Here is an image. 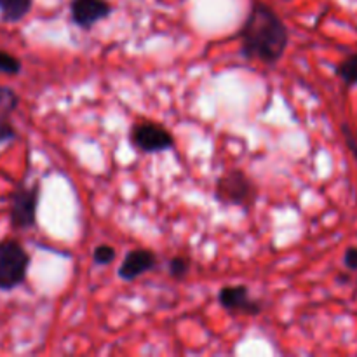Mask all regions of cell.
Masks as SVG:
<instances>
[{
  "label": "cell",
  "mask_w": 357,
  "mask_h": 357,
  "mask_svg": "<svg viewBox=\"0 0 357 357\" xmlns=\"http://www.w3.org/2000/svg\"><path fill=\"white\" fill-rule=\"evenodd\" d=\"M241 54L267 66L278 65L289 45V30L268 3L255 0L239 30Z\"/></svg>",
  "instance_id": "6da1fadb"
},
{
  "label": "cell",
  "mask_w": 357,
  "mask_h": 357,
  "mask_svg": "<svg viewBox=\"0 0 357 357\" xmlns=\"http://www.w3.org/2000/svg\"><path fill=\"white\" fill-rule=\"evenodd\" d=\"M213 195L218 204L236 206L250 211L258 199V187L243 169L234 167L218 176Z\"/></svg>",
  "instance_id": "7a4b0ae2"
},
{
  "label": "cell",
  "mask_w": 357,
  "mask_h": 357,
  "mask_svg": "<svg viewBox=\"0 0 357 357\" xmlns=\"http://www.w3.org/2000/svg\"><path fill=\"white\" fill-rule=\"evenodd\" d=\"M30 255L14 239L0 241V291H13L26 281Z\"/></svg>",
  "instance_id": "3957f363"
},
{
  "label": "cell",
  "mask_w": 357,
  "mask_h": 357,
  "mask_svg": "<svg viewBox=\"0 0 357 357\" xmlns=\"http://www.w3.org/2000/svg\"><path fill=\"white\" fill-rule=\"evenodd\" d=\"M129 143L139 153L169 152L176 145L169 129L153 121L135 122L129 131Z\"/></svg>",
  "instance_id": "277c9868"
},
{
  "label": "cell",
  "mask_w": 357,
  "mask_h": 357,
  "mask_svg": "<svg viewBox=\"0 0 357 357\" xmlns=\"http://www.w3.org/2000/svg\"><path fill=\"white\" fill-rule=\"evenodd\" d=\"M38 185H20L10 195L9 218L10 225L16 230H28L37 223V208H38Z\"/></svg>",
  "instance_id": "5b68a950"
},
{
  "label": "cell",
  "mask_w": 357,
  "mask_h": 357,
  "mask_svg": "<svg viewBox=\"0 0 357 357\" xmlns=\"http://www.w3.org/2000/svg\"><path fill=\"white\" fill-rule=\"evenodd\" d=\"M218 303L232 316H258L261 312V302L253 298L250 288L244 284L223 286L218 291Z\"/></svg>",
  "instance_id": "8992f818"
},
{
  "label": "cell",
  "mask_w": 357,
  "mask_h": 357,
  "mask_svg": "<svg viewBox=\"0 0 357 357\" xmlns=\"http://www.w3.org/2000/svg\"><path fill=\"white\" fill-rule=\"evenodd\" d=\"M114 13L108 0H70V20L80 30H91Z\"/></svg>",
  "instance_id": "52a82bcc"
},
{
  "label": "cell",
  "mask_w": 357,
  "mask_h": 357,
  "mask_svg": "<svg viewBox=\"0 0 357 357\" xmlns=\"http://www.w3.org/2000/svg\"><path fill=\"white\" fill-rule=\"evenodd\" d=\"M157 257L153 251L145 250V248H138V250H131L126 253L124 260L121 261L117 268V275L126 282H131L138 279L139 275L146 274L152 268H155Z\"/></svg>",
  "instance_id": "ba28073f"
},
{
  "label": "cell",
  "mask_w": 357,
  "mask_h": 357,
  "mask_svg": "<svg viewBox=\"0 0 357 357\" xmlns=\"http://www.w3.org/2000/svg\"><path fill=\"white\" fill-rule=\"evenodd\" d=\"M33 0H0V20L6 23H20L30 14Z\"/></svg>",
  "instance_id": "9c48e42d"
},
{
  "label": "cell",
  "mask_w": 357,
  "mask_h": 357,
  "mask_svg": "<svg viewBox=\"0 0 357 357\" xmlns=\"http://www.w3.org/2000/svg\"><path fill=\"white\" fill-rule=\"evenodd\" d=\"M335 72H337V75L340 77L342 82H344L345 86H357V52L347 56L344 61L338 63Z\"/></svg>",
  "instance_id": "30bf717a"
},
{
  "label": "cell",
  "mask_w": 357,
  "mask_h": 357,
  "mask_svg": "<svg viewBox=\"0 0 357 357\" xmlns=\"http://www.w3.org/2000/svg\"><path fill=\"white\" fill-rule=\"evenodd\" d=\"M17 105H20V96L16 91L7 86H0V121H7Z\"/></svg>",
  "instance_id": "8fae6325"
},
{
  "label": "cell",
  "mask_w": 357,
  "mask_h": 357,
  "mask_svg": "<svg viewBox=\"0 0 357 357\" xmlns=\"http://www.w3.org/2000/svg\"><path fill=\"white\" fill-rule=\"evenodd\" d=\"M190 268H192V261L190 258L187 257H181V255H176L169 260L167 264V272L173 279H185L188 274H190Z\"/></svg>",
  "instance_id": "7c38bea8"
},
{
  "label": "cell",
  "mask_w": 357,
  "mask_h": 357,
  "mask_svg": "<svg viewBox=\"0 0 357 357\" xmlns=\"http://www.w3.org/2000/svg\"><path fill=\"white\" fill-rule=\"evenodd\" d=\"M21 68H23V65H21V59L17 56L7 51H0V73L2 75H17Z\"/></svg>",
  "instance_id": "4fadbf2b"
},
{
  "label": "cell",
  "mask_w": 357,
  "mask_h": 357,
  "mask_svg": "<svg viewBox=\"0 0 357 357\" xmlns=\"http://www.w3.org/2000/svg\"><path fill=\"white\" fill-rule=\"evenodd\" d=\"M115 258H117V250L114 246H110V244H100L93 251V261L96 265H100V267L110 265Z\"/></svg>",
  "instance_id": "5bb4252c"
},
{
  "label": "cell",
  "mask_w": 357,
  "mask_h": 357,
  "mask_svg": "<svg viewBox=\"0 0 357 357\" xmlns=\"http://www.w3.org/2000/svg\"><path fill=\"white\" fill-rule=\"evenodd\" d=\"M16 138V129L9 124V121H0V145L9 143Z\"/></svg>",
  "instance_id": "9a60e30c"
},
{
  "label": "cell",
  "mask_w": 357,
  "mask_h": 357,
  "mask_svg": "<svg viewBox=\"0 0 357 357\" xmlns=\"http://www.w3.org/2000/svg\"><path fill=\"white\" fill-rule=\"evenodd\" d=\"M344 265L349 271L356 272L357 271V248H347L344 253Z\"/></svg>",
  "instance_id": "2e32d148"
}]
</instances>
